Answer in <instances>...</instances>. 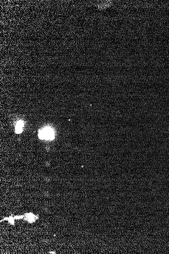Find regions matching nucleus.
<instances>
[{
	"label": "nucleus",
	"instance_id": "f257e3e1",
	"mask_svg": "<svg viewBox=\"0 0 169 254\" xmlns=\"http://www.w3.org/2000/svg\"><path fill=\"white\" fill-rule=\"evenodd\" d=\"M39 137L42 139L52 140L54 138V132L51 128H45L39 132Z\"/></svg>",
	"mask_w": 169,
	"mask_h": 254
},
{
	"label": "nucleus",
	"instance_id": "f03ea898",
	"mask_svg": "<svg viewBox=\"0 0 169 254\" xmlns=\"http://www.w3.org/2000/svg\"><path fill=\"white\" fill-rule=\"evenodd\" d=\"M24 126V123L22 121H18L16 125V132L17 133H21L22 131L23 127Z\"/></svg>",
	"mask_w": 169,
	"mask_h": 254
}]
</instances>
